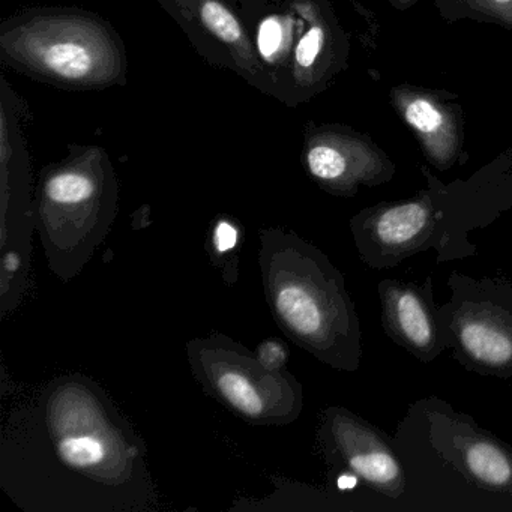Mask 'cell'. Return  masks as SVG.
I'll list each match as a JSON object with an SVG mask.
<instances>
[{
    "label": "cell",
    "mask_w": 512,
    "mask_h": 512,
    "mask_svg": "<svg viewBox=\"0 0 512 512\" xmlns=\"http://www.w3.org/2000/svg\"><path fill=\"white\" fill-rule=\"evenodd\" d=\"M0 488L25 512H143L158 502L145 442L82 374L49 380L8 413Z\"/></svg>",
    "instance_id": "6da1fadb"
},
{
    "label": "cell",
    "mask_w": 512,
    "mask_h": 512,
    "mask_svg": "<svg viewBox=\"0 0 512 512\" xmlns=\"http://www.w3.org/2000/svg\"><path fill=\"white\" fill-rule=\"evenodd\" d=\"M392 445L403 463V509L512 512V446L436 395L415 401Z\"/></svg>",
    "instance_id": "7a4b0ae2"
},
{
    "label": "cell",
    "mask_w": 512,
    "mask_h": 512,
    "mask_svg": "<svg viewBox=\"0 0 512 512\" xmlns=\"http://www.w3.org/2000/svg\"><path fill=\"white\" fill-rule=\"evenodd\" d=\"M427 187L397 202H382L350 218L362 262L389 269L415 254L434 250L439 262L476 253L470 233L493 224L512 208V151L482 167L467 181L446 185L422 167Z\"/></svg>",
    "instance_id": "3957f363"
},
{
    "label": "cell",
    "mask_w": 512,
    "mask_h": 512,
    "mask_svg": "<svg viewBox=\"0 0 512 512\" xmlns=\"http://www.w3.org/2000/svg\"><path fill=\"white\" fill-rule=\"evenodd\" d=\"M259 238L266 302L281 331L322 364L358 371L361 322L343 272L295 232L262 229Z\"/></svg>",
    "instance_id": "277c9868"
},
{
    "label": "cell",
    "mask_w": 512,
    "mask_h": 512,
    "mask_svg": "<svg viewBox=\"0 0 512 512\" xmlns=\"http://www.w3.org/2000/svg\"><path fill=\"white\" fill-rule=\"evenodd\" d=\"M0 59L23 76L64 89L103 91L127 85L124 40L100 14L32 7L0 23Z\"/></svg>",
    "instance_id": "5b68a950"
},
{
    "label": "cell",
    "mask_w": 512,
    "mask_h": 512,
    "mask_svg": "<svg viewBox=\"0 0 512 512\" xmlns=\"http://www.w3.org/2000/svg\"><path fill=\"white\" fill-rule=\"evenodd\" d=\"M118 175L106 149L71 143L67 157L47 164L35 191V227L50 271L70 281L83 271L119 211Z\"/></svg>",
    "instance_id": "8992f818"
},
{
    "label": "cell",
    "mask_w": 512,
    "mask_h": 512,
    "mask_svg": "<svg viewBox=\"0 0 512 512\" xmlns=\"http://www.w3.org/2000/svg\"><path fill=\"white\" fill-rule=\"evenodd\" d=\"M191 373L209 397L251 425L283 427L304 409V389L286 368H271L221 332L187 344Z\"/></svg>",
    "instance_id": "52a82bcc"
},
{
    "label": "cell",
    "mask_w": 512,
    "mask_h": 512,
    "mask_svg": "<svg viewBox=\"0 0 512 512\" xmlns=\"http://www.w3.org/2000/svg\"><path fill=\"white\" fill-rule=\"evenodd\" d=\"M439 314L452 358L472 373L512 377V283L452 271Z\"/></svg>",
    "instance_id": "ba28073f"
},
{
    "label": "cell",
    "mask_w": 512,
    "mask_h": 512,
    "mask_svg": "<svg viewBox=\"0 0 512 512\" xmlns=\"http://www.w3.org/2000/svg\"><path fill=\"white\" fill-rule=\"evenodd\" d=\"M301 14V31L271 98L290 109L310 103L331 88L349 68L352 34L344 28L331 0H290Z\"/></svg>",
    "instance_id": "9c48e42d"
},
{
    "label": "cell",
    "mask_w": 512,
    "mask_h": 512,
    "mask_svg": "<svg viewBox=\"0 0 512 512\" xmlns=\"http://www.w3.org/2000/svg\"><path fill=\"white\" fill-rule=\"evenodd\" d=\"M317 445L329 478L356 476L377 496L403 505L406 472L385 431L346 407H326L317 427Z\"/></svg>",
    "instance_id": "30bf717a"
},
{
    "label": "cell",
    "mask_w": 512,
    "mask_h": 512,
    "mask_svg": "<svg viewBox=\"0 0 512 512\" xmlns=\"http://www.w3.org/2000/svg\"><path fill=\"white\" fill-rule=\"evenodd\" d=\"M301 160L323 191L344 199L355 197L361 187L388 184L397 172L394 160L370 134L340 122L308 121Z\"/></svg>",
    "instance_id": "8fae6325"
},
{
    "label": "cell",
    "mask_w": 512,
    "mask_h": 512,
    "mask_svg": "<svg viewBox=\"0 0 512 512\" xmlns=\"http://www.w3.org/2000/svg\"><path fill=\"white\" fill-rule=\"evenodd\" d=\"M212 67L232 71L271 97L268 74L254 47L250 26L235 0H157Z\"/></svg>",
    "instance_id": "7c38bea8"
},
{
    "label": "cell",
    "mask_w": 512,
    "mask_h": 512,
    "mask_svg": "<svg viewBox=\"0 0 512 512\" xmlns=\"http://www.w3.org/2000/svg\"><path fill=\"white\" fill-rule=\"evenodd\" d=\"M29 107L25 98L0 79V172H2V256L16 254L26 265L31 256L35 227L32 197L31 154L26 124Z\"/></svg>",
    "instance_id": "4fadbf2b"
},
{
    "label": "cell",
    "mask_w": 512,
    "mask_h": 512,
    "mask_svg": "<svg viewBox=\"0 0 512 512\" xmlns=\"http://www.w3.org/2000/svg\"><path fill=\"white\" fill-rule=\"evenodd\" d=\"M458 95L445 89L400 83L389 91V103L418 140L425 160L439 172L464 163L466 116Z\"/></svg>",
    "instance_id": "5bb4252c"
},
{
    "label": "cell",
    "mask_w": 512,
    "mask_h": 512,
    "mask_svg": "<svg viewBox=\"0 0 512 512\" xmlns=\"http://www.w3.org/2000/svg\"><path fill=\"white\" fill-rule=\"evenodd\" d=\"M377 293L380 325L397 346L424 364L448 349L431 277L424 283L386 278L377 284Z\"/></svg>",
    "instance_id": "9a60e30c"
},
{
    "label": "cell",
    "mask_w": 512,
    "mask_h": 512,
    "mask_svg": "<svg viewBox=\"0 0 512 512\" xmlns=\"http://www.w3.org/2000/svg\"><path fill=\"white\" fill-rule=\"evenodd\" d=\"M433 4L445 22L472 20L512 32V0H433Z\"/></svg>",
    "instance_id": "2e32d148"
},
{
    "label": "cell",
    "mask_w": 512,
    "mask_h": 512,
    "mask_svg": "<svg viewBox=\"0 0 512 512\" xmlns=\"http://www.w3.org/2000/svg\"><path fill=\"white\" fill-rule=\"evenodd\" d=\"M239 227L230 218H220L212 229V250L215 256L224 257L238 247Z\"/></svg>",
    "instance_id": "e0dca14e"
},
{
    "label": "cell",
    "mask_w": 512,
    "mask_h": 512,
    "mask_svg": "<svg viewBox=\"0 0 512 512\" xmlns=\"http://www.w3.org/2000/svg\"><path fill=\"white\" fill-rule=\"evenodd\" d=\"M256 355L259 356L263 364L271 368H286L287 359H289V350L284 346L283 341L268 340L263 341L257 349Z\"/></svg>",
    "instance_id": "ac0fdd59"
},
{
    "label": "cell",
    "mask_w": 512,
    "mask_h": 512,
    "mask_svg": "<svg viewBox=\"0 0 512 512\" xmlns=\"http://www.w3.org/2000/svg\"><path fill=\"white\" fill-rule=\"evenodd\" d=\"M239 10H241L242 17H244L247 25L251 26L262 19L265 14L271 13L272 10L278 7L283 0H235Z\"/></svg>",
    "instance_id": "d6986e66"
},
{
    "label": "cell",
    "mask_w": 512,
    "mask_h": 512,
    "mask_svg": "<svg viewBox=\"0 0 512 512\" xmlns=\"http://www.w3.org/2000/svg\"><path fill=\"white\" fill-rule=\"evenodd\" d=\"M388 2L394 10L403 13V11H407L410 10V8L415 7L419 0H388Z\"/></svg>",
    "instance_id": "ffe728a7"
}]
</instances>
